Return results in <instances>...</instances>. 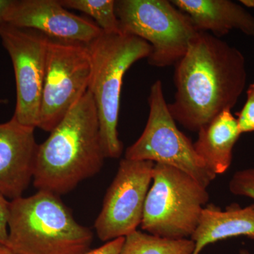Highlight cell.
<instances>
[{
    "label": "cell",
    "instance_id": "cell-1",
    "mask_svg": "<svg viewBox=\"0 0 254 254\" xmlns=\"http://www.w3.org/2000/svg\"><path fill=\"white\" fill-rule=\"evenodd\" d=\"M244 55L235 47L204 31L190 42L175 64L176 87L168 104L175 122L198 132L222 112L237 104L247 84Z\"/></svg>",
    "mask_w": 254,
    "mask_h": 254
},
{
    "label": "cell",
    "instance_id": "cell-2",
    "mask_svg": "<svg viewBox=\"0 0 254 254\" xmlns=\"http://www.w3.org/2000/svg\"><path fill=\"white\" fill-rule=\"evenodd\" d=\"M105 158L96 106L88 90L38 145L33 185L38 190L65 194L99 173Z\"/></svg>",
    "mask_w": 254,
    "mask_h": 254
},
{
    "label": "cell",
    "instance_id": "cell-3",
    "mask_svg": "<svg viewBox=\"0 0 254 254\" xmlns=\"http://www.w3.org/2000/svg\"><path fill=\"white\" fill-rule=\"evenodd\" d=\"M93 233L80 225L58 195L38 190L10 201L6 245L18 254H84Z\"/></svg>",
    "mask_w": 254,
    "mask_h": 254
},
{
    "label": "cell",
    "instance_id": "cell-4",
    "mask_svg": "<svg viewBox=\"0 0 254 254\" xmlns=\"http://www.w3.org/2000/svg\"><path fill=\"white\" fill-rule=\"evenodd\" d=\"M87 46L91 62L88 91L96 106L102 147L105 158H119L123 153L118 127L124 76L133 64L148 59L151 46L125 33H103Z\"/></svg>",
    "mask_w": 254,
    "mask_h": 254
},
{
    "label": "cell",
    "instance_id": "cell-5",
    "mask_svg": "<svg viewBox=\"0 0 254 254\" xmlns=\"http://www.w3.org/2000/svg\"><path fill=\"white\" fill-rule=\"evenodd\" d=\"M152 182L142 230L170 240L191 237L210 198L207 188L181 170L160 163H155Z\"/></svg>",
    "mask_w": 254,
    "mask_h": 254
},
{
    "label": "cell",
    "instance_id": "cell-6",
    "mask_svg": "<svg viewBox=\"0 0 254 254\" xmlns=\"http://www.w3.org/2000/svg\"><path fill=\"white\" fill-rule=\"evenodd\" d=\"M115 11L123 33L151 46L150 65L173 66L186 54L198 33L190 18L167 0H118Z\"/></svg>",
    "mask_w": 254,
    "mask_h": 254
},
{
    "label": "cell",
    "instance_id": "cell-7",
    "mask_svg": "<svg viewBox=\"0 0 254 254\" xmlns=\"http://www.w3.org/2000/svg\"><path fill=\"white\" fill-rule=\"evenodd\" d=\"M148 105L149 115L144 130L138 140L127 148L125 158L173 167L207 188L216 175L206 168L190 138L177 128L169 111L160 80L150 88Z\"/></svg>",
    "mask_w": 254,
    "mask_h": 254
},
{
    "label": "cell",
    "instance_id": "cell-8",
    "mask_svg": "<svg viewBox=\"0 0 254 254\" xmlns=\"http://www.w3.org/2000/svg\"><path fill=\"white\" fill-rule=\"evenodd\" d=\"M88 46L48 38L46 71L38 128L51 132L89 86Z\"/></svg>",
    "mask_w": 254,
    "mask_h": 254
},
{
    "label": "cell",
    "instance_id": "cell-9",
    "mask_svg": "<svg viewBox=\"0 0 254 254\" xmlns=\"http://www.w3.org/2000/svg\"><path fill=\"white\" fill-rule=\"evenodd\" d=\"M0 38L14 68L16 102L13 118L24 126L38 128L48 38L39 32L5 23L0 28Z\"/></svg>",
    "mask_w": 254,
    "mask_h": 254
},
{
    "label": "cell",
    "instance_id": "cell-10",
    "mask_svg": "<svg viewBox=\"0 0 254 254\" xmlns=\"http://www.w3.org/2000/svg\"><path fill=\"white\" fill-rule=\"evenodd\" d=\"M154 165L148 160L124 158L120 161L95 221L100 240L108 242L126 237L141 225Z\"/></svg>",
    "mask_w": 254,
    "mask_h": 254
},
{
    "label": "cell",
    "instance_id": "cell-11",
    "mask_svg": "<svg viewBox=\"0 0 254 254\" xmlns=\"http://www.w3.org/2000/svg\"><path fill=\"white\" fill-rule=\"evenodd\" d=\"M5 23L47 38L88 46L103 33L98 25L68 11L60 0H12Z\"/></svg>",
    "mask_w": 254,
    "mask_h": 254
},
{
    "label": "cell",
    "instance_id": "cell-12",
    "mask_svg": "<svg viewBox=\"0 0 254 254\" xmlns=\"http://www.w3.org/2000/svg\"><path fill=\"white\" fill-rule=\"evenodd\" d=\"M34 131L13 117L0 123V193L6 199L22 197L33 180L39 145Z\"/></svg>",
    "mask_w": 254,
    "mask_h": 254
},
{
    "label": "cell",
    "instance_id": "cell-13",
    "mask_svg": "<svg viewBox=\"0 0 254 254\" xmlns=\"http://www.w3.org/2000/svg\"><path fill=\"white\" fill-rule=\"evenodd\" d=\"M198 31L220 38L232 30L254 37V16L244 6L230 0H173Z\"/></svg>",
    "mask_w": 254,
    "mask_h": 254
},
{
    "label": "cell",
    "instance_id": "cell-14",
    "mask_svg": "<svg viewBox=\"0 0 254 254\" xmlns=\"http://www.w3.org/2000/svg\"><path fill=\"white\" fill-rule=\"evenodd\" d=\"M238 237L254 240V204L242 208L233 203L225 210L213 204L206 205L190 237L195 245L192 254H200L210 244Z\"/></svg>",
    "mask_w": 254,
    "mask_h": 254
},
{
    "label": "cell",
    "instance_id": "cell-15",
    "mask_svg": "<svg viewBox=\"0 0 254 254\" xmlns=\"http://www.w3.org/2000/svg\"><path fill=\"white\" fill-rule=\"evenodd\" d=\"M193 143L195 152L214 175H222L230 168L234 147L242 133L231 110H225L198 131Z\"/></svg>",
    "mask_w": 254,
    "mask_h": 254
},
{
    "label": "cell",
    "instance_id": "cell-16",
    "mask_svg": "<svg viewBox=\"0 0 254 254\" xmlns=\"http://www.w3.org/2000/svg\"><path fill=\"white\" fill-rule=\"evenodd\" d=\"M194 242L170 240L136 230L125 237L120 254H192Z\"/></svg>",
    "mask_w": 254,
    "mask_h": 254
},
{
    "label": "cell",
    "instance_id": "cell-17",
    "mask_svg": "<svg viewBox=\"0 0 254 254\" xmlns=\"http://www.w3.org/2000/svg\"><path fill=\"white\" fill-rule=\"evenodd\" d=\"M66 9L78 10L91 16L106 34L123 33L115 11V0H60Z\"/></svg>",
    "mask_w": 254,
    "mask_h": 254
},
{
    "label": "cell",
    "instance_id": "cell-18",
    "mask_svg": "<svg viewBox=\"0 0 254 254\" xmlns=\"http://www.w3.org/2000/svg\"><path fill=\"white\" fill-rule=\"evenodd\" d=\"M229 190L232 194L254 200V168L239 170L234 174L229 182Z\"/></svg>",
    "mask_w": 254,
    "mask_h": 254
},
{
    "label": "cell",
    "instance_id": "cell-19",
    "mask_svg": "<svg viewBox=\"0 0 254 254\" xmlns=\"http://www.w3.org/2000/svg\"><path fill=\"white\" fill-rule=\"evenodd\" d=\"M237 124L241 133L254 132V81L247 91V100L242 110L237 113Z\"/></svg>",
    "mask_w": 254,
    "mask_h": 254
},
{
    "label": "cell",
    "instance_id": "cell-20",
    "mask_svg": "<svg viewBox=\"0 0 254 254\" xmlns=\"http://www.w3.org/2000/svg\"><path fill=\"white\" fill-rule=\"evenodd\" d=\"M10 201L0 193V245H6L8 238V218Z\"/></svg>",
    "mask_w": 254,
    "mask_h": 254
},
{
    "label": "cell",
    "instance_id": "cell-21",
    "mask_svg": "<svg viewBox=\"0 0 254 254\" xmlns=\"http://www.w3.org/2000/svg\"><path fill=\"white\" fill-rule=\"evenodd\" d=\"M125 237L115 239V240L106 242L104 245L90 250L84 254H120L123 248Z\"/></svg>",
    "mask_w": 254,
    "mask_h": 254
},
{
    "label": "cell",
    "instance_id": "cell-22",
    "mask_svg": "<svg viewBox=\"0 0 254 254\" xmlns=\"http://www.w3.org/2000/svg\"><path fill=\"white\" fill-rule=\"evenodd\" d=\"M11 3L12 0H0V28L6 23L5 16Z\"/></svg>",
    "mask_w": 254,
    "mask_h": 254
},
{
    "label": "cell",
    "instance_id": "cell-23",
    "mask_svg": "<svg viewBox=\"0 0 254 254\" xmlns=\"http://www.w3.org/2000/svg\"><path fill=\"white\" fill-rule=\"evenodd\" d=\"M0 254H18L8 248L6 246L0 245Z\"/></svg>",
    "mask_w": 254,
    "mask_h": 254
},
{
    "label": "cell",
    "instance_id": "cell-24",
    "mask_svg": "<svg viewBox=\"0 0 254 254\" xmlns=\"http://www.w3.org/2000/svg\"><path fill=\"white\" fill-rule=\"evenodd\" d=\"M240 2L246 7L254 8V0H241Z\"/></svg>",
    "mask_w": 254,
    "mask_h": 254
},
{
    "label": "cell",
    "instance_id": "cell-25",
    "mask_svg": "<svg viewBox=\"0 0 254 254\" xmlns=\"http://www.w3.org/2000/svg\"><path fill=\"white\" fill-rule=\"evenodd\" d=\"M8 103V100L4 98H0V105H6Z\"/></svg>",
    "mask_w": 254,
    "mask_h": 254
},
{
    "label": "cell",
    "instance_id": "cell-26",
    "mask_svg": "<svg viewBox=\"0 0 254 254\" xmlns=\"http://www.w3.org/2000/svg\"><path fill=\"white\" fill-rule=\"evenodd\" d=\"M240 254H252L250 253V252H249L248 250H245V249H242L240 251Z\"/></svg>",
    "mask_w": 254,
    "mask_h": 254
}]
</instances>
